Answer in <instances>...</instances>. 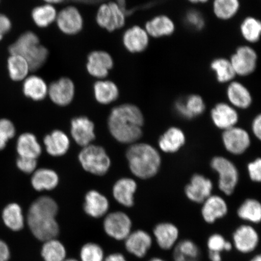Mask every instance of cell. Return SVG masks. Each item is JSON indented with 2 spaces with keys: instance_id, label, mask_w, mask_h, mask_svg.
Masks as SVG:
<instances>
[{
  "instance_id": "33",
  "label": "cell",
  "mask_w": 261,
  "mask_h": 261,
  "mask_svg": "<svg viewBox=\"0 0 261 261\" xmlns=\"http://www.w3.org/2000/svg\"><path fill=\"white\" fill-rule=\"evenodd\" d=\"M185 136L180 129L172 127L160 138L159 144L163 152H175L185 143Z\"/></svg>"
},
{
  "instance_id": "12",
  "label": "cell",
  "mask_w": 261,
  "mask_h": 261,
  "mask_svg": "<svg viewBox=\"0 0 261 261\" xmlns=\"http://www.w3.org/2000/svg\"><path fill=\"white\" fill-rule=\"evenodd\" d=\"M113 67V58L106 51L94 50L88 55L86 64L87 72L98 80L106 79Z\"/></svg>"
},
{
  "instance_id": "5",
  "label": "cell",
  "mask_w": 261,
  "mask_h": 261,
  "mask_svg": "<svg viewBox=\"0 0 261 261\" xmlns=\"http://www.w3.org/2000/svg\"><path fill=\"white\" fill-rule=\"evenodd\" d=\"M129 12L118 3L112 0L100 5L97 11L96 21L100 28L113 32L125 25L126 15Z\"/></svg>"
},
{
  "instance_id": "38",
  "label": "cell",
  "mask_w": 261,
  "mask_h": 261,
  "mask_svg": "<svg viewBox=\"0 0 261 261\" xmlns=\"http://www.w3.org/2000/svg\"><path fill=\"white\" fill-rule=\"evenodd\" d=\"M240 8V0H214L213 11L221 20H228L234 17Z\"/></svg>"
},
{
  "instance_id": "19",
  "label": "cell",
  "mask_w": 261,
  "mask_h": 261,
  "mask_svg": "<svg viewBox=\"0 0 261 261\" xmlns=\"http://www.w3.org/2000/svg\"><path fill=\"white\" fill-rule=\"evenodd\" d=\"M213 185L210 179L201 175H195L185 189L189 200L195 203H203L211 194Z\"/></svg>"
},
{
  "instance_id": "29",
  "label": "cell",
  "mask_w": 261,
  "mask_h": 261,
  "mask_svg": "<svg viewBox=\"0 0 261 261\" xmlns=\"http://www.w3.org/2000/svg\"><path fill=\"white\" fill-rule=\"evenodd\" d=\"M175 108L179 115L189 119L200 115L204 112L205 106L203 98L192 94L185 100L177 101Z\"/></svg>"
},
{
  "instance_id": "28",
  "label": "cell",
  "mask_w": 261,
  "mask_h": 261,
  "mask_svg": "<svg viewBox=\"0 0 261 261\" xmlns=\"http://www.w3.org/2000/svg\"><path fill=\"white\" fill-rule=\"evenodd\" d=\"M48 89L46 82L37 75L28 76L22 84L24 96L34 101L44 100L48 95Z\"/></svg>"
},
{
  "instance_id": "4",
  "label": "cell",
  "mask_w": 261,
  "mask_h": 261,
  "mask_svg": "<svg viewBox=\"0 0 261 261\" xmlns=\"http://www.w3.org/2000/svg\"><path fill=\"white\" fill-rule=\"evenodd\" d=\"M10 54L24 58L31 71L40 70L46 63L49 52L47 48L41 44L40 38L32 31L22 34L8 48Z\"/></svg>"
},
{
  "instance_id": "3",
  "label": "cell",
  "mask_w": 261,
  "mask_h": 261,
  "mask_svg": "<svg viewBox=\"0 0 261 261\" xmlns=\"http://www.w3.org/2000/svg\"><path fill=\"white\" fill-rule=\"evenodd\" d=\"M130 171L140 178L147 179L158 173L161 158L158 151L151 145L137 143L130 146L126 151Z\"/></svg>"
},
{
  "instance_id": "2",
  "label": "cell",
  "mask_w": 261,
  "mask_h": 261,
  "mask_svg": "<svg viewBox=\"0 0 261 261\" xmlns=\"http://www.w3.org/2000/svg\"><path fill=\"white\" fill-rule=\"evenodd\" d=\"M58 204L50 197H41L29 208L27 222L32 233L38 240L46 241L58 236L60 228L56 220Z\"/></svg>"
},
{
  "instance_id": "46",
  "label": "cell",
  "mask_w": 261,
  "mask_h": 261,
  "mask_svg": "<svg viewBox=\"0 0 261 261\" xmlns=\"http://www.w3.org/2000/svg\"><path fill=\"white\" fill-rule=\"evenodd\" d=\"M16 166L19 170L25 174H31L35 171L37 166V159L19 156L16 160Z\"/></svg>"
},
{
  "instance_id": "13",
  "label": "cell",
  "mask_w": 261,
  "mask_h": 261,
  "mask_svg": "<svg viewBox=\"0 0 261 261\" xmlns=\"http://www.w3.org/2000/svg\"><path fill=\"white\" fill-rule=\"evenodd\" d=\"M124 241L127 252L139 259L147 255L154 242L151 234L140 229L132 231Z\"/></svg>"
},
{
  "instance_id": "26",
  "label": "cell",
  "mask_w": 261,
  "mask_h": 261,
  "mask_svg": "<svg viewBox=\"0 0 261 261\" xmlns=\"http://www.w3.org/2000/svg\"><path fill=\"white\" fill-rule=\"evenodd\" d=\"M137 189V184L132 178H123L119 179L113 189L115 200L125 207H132L134 204V194Z\"/></svg>"
},
{
  "instance_id": "18",
  "label": "cell",
  "mask_w": 261,
  "mask_h": 261,
  "mask_svg": "<svg viewBox=\"0 0 261 261\" xmlns=\"http://www.w3.org/2000/svg\"><path fill=\"white\" fill-rule=\"evenodd\" d=\"M71 135L77 144L81 146L90 145L95 139L94 125L88 117H76L71 122Z\"/></svg>"
},
{
  "instance_id": "47",
  "label": "cell",
  "mask_w": 261,
  "mask_h": 261,
  "mask_svg": "<svg viewBox=\"0 0 261 261\" xmlns=\"http://www.w3.org/2000/svg\"><path fill=\"white\" fill-rule=\"evenodd\" d=\"M250 178L254 181H260L261 179V161L257 159L248 165Z\"/></svg>"
},
{
  "instance_id": "56",
  "label": "cell",
  "mask_w": 261,
  "mask_h": 261,
  "mask_svg": "<svg viewBox=\"0 0 261 261\" xmlns=\"http://www.w3.org/2000/svg\"><path fill=\"white\" fill-rule=\"evenodd\" d=\"M148 261H168L165 259L162 258V257L154 256L150 258Z\"/></svg>"
},
{
  "instance_id": "49",
  "label": "cell",
  "mask_w": 261,
  "mask_h": 261,
  "mask_svg": "<svg viewBox=\"0 0 261 261\" xmlns=\"http://www.w3.org/2000/svg\"><path fill=\"white\" fill-rule=\"evenodd\" d=\"M69 1L77 3H82V4L94 5L96 4V3L97 4V3H103L112 1V0H69ZM114 1L118 3L123 8L126 9V0H114Z\"/></svg>"
},
{
  "instance_id": "7",
  "label": "cell",
  "mask_w": 261,
  "mask_h": 261,
  "mask_svg": "<svg viewBox=\"0 0 261 261\" xmlns=\"http://www.w3.org/2000/svg\"><path fill=\"white\" fill-rule=\"evenodd\" d=\"M231 242L237 252L243 254H250L259 246V234L252 225H241L233 231Z\"/></svg>"
},
{
  "instance_id": "30",
  "label": "cell",
  "mask_w": 261,
  "mask_h": 261,
  "mask_svg": "<svg viewBox=\"0 0 261 261\" xmlns=\"http://www.w3.org/2000/svg\"><path fill=\"white\" fill-rule=\"evenodd\" d=\"M94 98L97 102L102 105H108L114 102L119 96V90L114 82L100 80L93 85Z\"/></svg>"
},
{
  "instance_id": "59",
  "label": "cell",
  "mask_w": 261,
  "mask_h": 261,
  "mask_svg": "<svg viewBox=\"0 0 261 261\" xmlns=\"http://www.w3.org/2000/svg\"><path fill=\"white\" fill-rule=\"evenodd\" d=\"M0 1H1V0H0Z\"/></svg>"
},
{
  "instance_id": "16",
  "label": "cell",
  "mask_w": 261,
  "mask_h": 261,
  "mask_svg": "<svg viewBox=\"0 0 261 261\" xmlns=\"http://www.w3.org/2000/svg\"><path fill=\"white\" fill-rule=\"evenodd\" d=\"M122 43L124 47L130 53H142L148 47L149 36L145 28L139 25H133L124 32Z\"/></svg>"
},
{
  "instance_id": "25",
  "label": "cell",
  "mask_w": 261,
  "mask_h": 261,
  "mask_svg": "<svg viewBox=\"0 0 261 261\" xmlns=\"http://www.w3.org/2000/svg\"><path fill=\"white\" fill-rule=\"evenodd\" d=\"M172 251L173 261H201L200 248L193 240H179Z\"/></svg>"
},
{
  "instance_id": "57",
  "label": "cell",
  "mask_w": 261,
  "mask_h": 261,
  "mask_svg": "<svg viewBox=\"0 0 261 261\" xmlns=\"http://www.w3.org/2000/svg\"><path fill=\"white\" fill-rule=\"evenodd\" d=\"M189 2L194 3V4H198V3H205L208 1V0H188Z\"/></svg>"
},
{
  "instance_id": "27",
  "label": "cell",
  "mask_w": 261,
  "mask_h": 261,
  "mask_svg": "<svg viewBox=\"0 0 261 261\" xmlns=\"http://www.w3.org/2000/svg\"><path fill=\"white\" fill-rule=\"evenodd\" d=\"M227 96L231 105L245 109L252 102V95L247 88L240 82L231 81L227 89Z\"/></svg>"
},
{
  "instance_id": "10",
  "label": "cell",
  "mask_w": 261,
  "mask_h": 261,
  "mask_svg": "<svg viewBox=\"0 0 261 261\" xmlns=\"http://www.w3.org/2000/svg\"><path fill=\"white\" fill-rule=\"evenodd\" d=\"M229 60L236 75L246 76L255 70L257 55L253 48L243 45L237 49Z\"/></svg>"
},
{
  "instance_id": "15",
  "label": "cell",
  "mask_w": 261,
  "mask_h": 261,
  "mask_svg": "<svg viewBox=\"0 0 261 261\" xmlns=\"http://www.w3.org/2000/svg\"><path fill=\"white\" fill-rule=\"evenodd\" d=\"M179 228L169 222H162L155 225L152 230V237L156 245L162 250H172L179 241Z\"/></svg>"
},
{
  "instance_id": "43",
  "label": "cell",
  "mask_w": 261,
  "mask_h": 261,
  "mask_svg": "<svg viewBox=\"0 0 261 261\" xmlns=\"http://www.w3.org/2000/svg\"><path fill=\"white\" fill-rule=\"evenodd\" d=\"M80 257L81 261H103V251L96 243H87L81 248Z\"/></svg>"
},
{
  "instance_id": "48",
  "label": "cell",
  "mask_w": 261,
  "mask_h": 261,
  "mask_svg": "<svg viewBox=\"0 0 261 261\" xmlns=\"http://www.w3.org/2000/svg\"><path fill=\"white\" fill-rule=\"evenodd\" d=\"M12 23L7 15L0 14V41L11 31Z\"/></svg>"
},
{
  "instance_id": "54",
  "label": "cell",
  "mask_w": 261,
  "mask_h": 261,
  "mask_svg": "<svg viewBox=\"0 0 261 261\" xmlns=\"http://www.w3.org/2000/svg\"><path fill=\"white\" fill-rule=\"evenodd\" d=\"M46 4L55 5L58 4H61V3H64L65 0H42Z\"/></svg>"
},
{
  "instance_id": "32",
  "label": "cell",
  "mask_w": 261,
  "mask_h": 261,
  "mask_svg": "<svg viewBox=\"0 0 261 261\" xmlns=\"http://www.w3.org/2000/svg\"><path fill=\"white\" fill-rule=\"evenodd\" d=\"M31 184L37 191L53 190L59 184V177L57 172L50 169H39L33 174Z\"/></svg>"
},
{
  "instance_id": "40",
  "label": "cell",
  "mask_w": 261,
  "mask_h": 261,
  "mask_svg": "<svg viewBox=\"0 0 261 261\" xmlns=\"http://www.w3.org/2000/svg\"><path fill=\"white\" fill-rule=\"evenodd\" d=\"M41 256L45 261H64L66 257V249L63 243L54 238L45 241Z\"/></svg>"
},
{
  "instance_id": "6",
  "label": "cell",
  "mask_w": 261,
  "mask_h": 261,
  "mask_svg": "<svg viewBox=\"0 0 261 261\" xmlns=\"http://www.w3.org/2000/svg\"><path fill=\"white\" fill-rule=\"evenodd\" d=\"M78 158L84 170L94 175H105L110 168L109 156L100 146L90 144L84 147Z\"/></svg>"
},
{
  "instance_id": "52",
  "label": "cell",
  "mask_w": 261,
  "mask_h": 261,
  "mask_svg": "<svg viewBox=\"0 0 261 261\" xmlns=\"http://www.w3.org/2000/svg\"><path fill=\"white\" fill-rule=\"evenodd\" d=\"M103 261H128L122 254L115 253L110 254Z\"/></svg>"
},
{
  "instance_id": "24",
  "label": "cell",
  "mask_w": 261,
  "mask_h": 261,
  "mask_svg": "<svg viewBox=\"0 0 261 261\" xmlns=\"http://www.w3.org/2000/svg\"><path fill=\"white\" fill-rule=\"evenodd\" d=\"M44 143L48 154L54 156L66 154L70 145L66 134L60 130H55L45 136Z\"/></svg>"
},
{
  "instance_id": "51",
  "label": "cell",
  "mask_w": 261,
  "mask_h": 261,
  "mask_svg": "<svg viewBox=\"0 0 261 261\" xmlns=\"http://www.w3.org/2000/svg\"><path fill=\"white\" fill-rule=\"evenodd\" d=\"M252 129L254 135H255L257 138L260 139L261 138V116L260 115L257 116L253 120L252 124Z\"/></svg>"
},
{
  "instance_id": "42",
  "label": "cell",
  "mask_w": 261,
  "mask_h": 261,
  "mask_svg": "<svg viewBox=\"0 0 261 261\" xmlns=\"http://www.w3.org/2000/svg\"><path fill=\"white\" fill-rule=\"evenodd\" d=\"M206 246L208 252L223 253L229 252L233 249V245L231 241L227 240L223 234L214 233L207 238Z\"/></svg>"
},
{
  "instance_id": "35",
  "label": "cell",
  "mask_w": 261,
  "mask_h": 261,
  "mask_svg": "<svg viewBox=\"0 0 261 261\" xmlns=\"http://www.w3.org/2000/svg\"><path fill=\"white\" fill-rule=\"evenodd\" d=\"M7 67L10 78L15 82L24 81L31 71L28 61L17 55H11L8 58Z\"/></svg>"
},
{
  "instance_id": "1",
  "label": "cell",
  "mask_w": 261,
  "mask_h": 261,
  "mask_svg": "<svg viewBox=\"0 0 261 261\" xmlns=\"http://www.w3.org/2000/svg\"><path fill=\"white\" fill-rule=\"evenodd\" d=\"M143 123L141 111L130 103L114 107L108 120L110 133L117 141L123 143H134L141 138Z\"/></svg>"
},
{
  "instance_id": "23",
  "label": "cell",
  "mask_w": 261,
  "mask_h": 261,
  "mask_svg": "<svg viewBox=\"0 0 261 261\" xmlns=\"http://www.w3.org/2000/svg\"><path fill=\"white\" fill-rule=\"evenodd\" d=\"M109 202L105 196L96 191H90L85 197L84 210L91 217L99 218L107 214Z\"/></svg>"
},
{
  "instance_id": "14",
  "label": "cell",
  "mask_w": 261,
  "mask_h": 261,
  "mask_svg": "<svg viewBox=\"0 0 261 261\" xmlns=\"http://www.w3.org/2000/svg\"><path fill=\"white\" fill-rule=\"evenodd\" d=\"M75 94L73 81L67 77L52 82L48 86V95L55 104L65 107L72 102Z\"/></svg>"
},
{
  "instance_id": "45",
  "label": "cell",
  "mask_w": 261,
  "mask_h": 261,
  "mask_svg": "<svg viewBox=\"0 0 261 261\" xmlns=\"http://www.w3.org/2000/svg\"><path fill=\"white\" fill-rule=\"evenodd\" d=\"M185 20L189 28L195 31L202 30L205 25V19L203 15L197 10L192 9L186 14Z\"/></svg>"
},
{
  "instance_id": "39",
  "label": "cell",
  "mask_w": 261,
  "mask_h": 261,
  "mask_svg": "<svg viewBox=\"0 0 261 261\" xmlns=\"http://www.w3.org/2000/svg\"><path fill=\"white\" fill-rule=\"evenodd\" d=\"M211 68L220 83H229L236 76L229 60L220 58L215 59L211 64Z\"/></svg>"
},
{
  "instance_id": "21",
  "label": "cell",
  "mask_w": 261,
  "mask_h": 261,
  "mask_svg": "<svg viewBox=\"0 0 261 261\" xmlns=\"http://www.w3.org/2000/svg\"><path fill=\"white\" fill-rule=\"evenodd\" d=\"M212 120L218 128L226 130L232 128L238 120L236 110L225 103H218L211 112Z\"/></svg>"
},
{
  "instance_id": "41",
  "label": "cell",
  "mask_w": 261,
  "mask_h": 261,
  "mask_svg": "<svg viewBox=\"0 0 261 261\" xmlns=\"http://www.w3.org/2000/svg\"><path fill=\"white\" fill-rule=\"evenodd\" d=\"M240 31L245 40L250 43H255L259 40L260 37V22L259 19L249 16L241 24Z\"/></svg>"
},
{
  "instance_id": "17",
  "label": "cell",
  "mask_w": 261,
  "mask_h": 261,
  "mask_svg": "<svg viewBox=\"0 0 261 261\" xmlns=\"http://www.w3.org/2000/svg\"><path fill=\"white\" fill-rule=\"evenodd\" d=\"M223 140L227 151L236 155L246 151L250 144L249 134L243 129L234 126L225 130Z\"/></svg>"
},
{
  "instance_id": "44",
  "label": "cell",
  "mask_w": 261,
  "mask_h": 261,
  "mask_svg": "<svg viewBox=\"0 0 261 261\" xmlns=\"http://www.w3.org/2000/svg\"><path fill=\"white\" fill-rule=\"evenodd\" d=\"M16 135L14 124L9 119H0V151L5 149L8 142Z\"/></svg>"
},
{
  "instance_id": "31",
  "label": "cell",
  "mask_w": 261,
  "mask_h": 261,
  "mask_svg": "<svg viewBox=\"0 0 261 261\" xmlns=\"http://www.w3.org/2000/svg\"><path fill=\"white\" fill-rule=\"evenodd\" d=\"M16 151L19 156L37 159L42 152L41 146L34 135L25 133L18 137Z\"/></svg>"
},
{
  "instance_id": "58",
  "label": "cell",
  "mask_w": 261,
  "mask_h": 261,
  "mask_svg": "<svg viewBox=\"0 0 261 261\" xmlns=\"http://www.w3.org/2000/svg\"><path fill=\"white\" fill-rule=\"evenodd\" d=\"M64 261H78V260L76 259H65Z\"/></svg>"
},
{
  "instance_id": "53",
  "label": "cell",
  "mask_w": 261,
  "mask_h": 261,
  "mask_svg": "<svg viewBox=\"0 0 261 261\" xmlns=\"http://www.w3.org/2000/svg\"><path fill=\"white\" fill-rule=\"evenodd\" d=\"M208 258L210 261H223L222 253L216 252H208Z\"/></svg>"
},
{
  "instance_id": "50",
  "label": "cell",
  "mask_w": 261,
  "mask_h": 261,
  "mask_svg": "<svg viewBox=\"0 0 261 261\" xmlns=\"http://www.w3.org/2000/svg\"><path fill=\"white\" fill-rule=\"evenodd\" d=\"M10 258V250L8 245L0 240V261H8Z\"/></svg>"
},
{
  "instance_id": "20",
  "label": "cell",
  "mask_w": 261,
  "mask_h": 261,
  "mask_svg": "<svg viewBox=\"0 0 261 261\" xmlns=\"http://www.w3.org/2000/svg\"><path fill=\"white\" fill-rule=\"evenodd\" d=\"M227 205L223 198L218 196H210L204 201L201 210L202 217L207 224H214L227 214Z\"/></svg>"
},
{
  "instance_id": "55",
  "label": "cell",
  "mask_w": 261,
  "mask_h": 261,
  "mask_svg": "<svg viewBox=\"0 0 261 261\" xmlns=\"http://www.w3.org/2000/svg\"><path fill=\"white\" fill-rule=\"evenodd\" d=\"M249 261H261V255L260 254H256L254 255Z\"/></svg>"
},
{
  "instance_id": "37",
  "label": "cell",
  "mask_w": 261,
  "mask_h": 261,
  "mask_svg": "<svg viewBox=\"0 0 261 261\" xmlns=\"http://www.w3.org/2000/svg\"><path fill=\"white\" fill-rule=\"evenodd\" d=\"M240 219L252 224H258L261 220V205L254 199H248L240 205L237 211Z\"/></svg>"
},
{
  "instance_id": "9",
  "label": "cell",
  "mask_w": 261,
  "mask_h": 261,
  "mask_svg": "<svg viewBox=\"0 0 261 261\" xmlns=\"http://www.w3.org/2000/svg\"><path fill=\"white\" fill-rule=\"evenodd\" d=\"M103 228L111 238L124 241L132 231V221L124 212H113L108 215L104 220Z\"/></svg>"
},
{
  "instance_id": "8",
  "label": "cell",
  "mask_w": 261,
  "mask_h": 261,
  "mask_svg": "<svg viewBox=\"0 0 261 261\" xmlns=\"http://www.w3.org/2000/svg\"><path fill=\"white\" fill-rule=\"evenodd\" d=\"M212 168L219 174V188L226 195L233 193L238 184V172L236 166L228 159L217 156L212 160Z\"/></svg>"
},
{
  "instance_id": "11",
  "label": "cell",
  "mask_w": 261,
  "mask_h": 261,
  "mask_svg": "<svg viewBox=\"0 0 261 261\" xmlns=\"http://www.w3.org/2000/svg\"><path fill=\"white\" fill-rule=\"evenodd\" d=\"M56 23L63 34L73 36L83 30L84 18L80 10L73 6H67L58 13Z\"/></svg>"
},
{
  "instance_id": "36",
  "label": "cell",
  "mask_w": 261,
  "mask_h": 261,
  "mask_svg": "<svg viewBox=\"0 0 261 261\" xmlns=\"http://www.w3.org/2000/svg\"><path fill=\"white\" fill-rule=\"evenodd\" d=\"M2 219L6 226L13 231H19L24 227V218L20 205L12 203L6 205L2 212Z\"/></svg>"
},
{
  "instance_id": "34",
  "label": "cell",
  "mask_w": 261,
  "mask_h": 261,
  "mask_svg": "<svg viewBox=\"0 0 261 261\" xmlns=\"http://www.w3.org/2000/svg\"><path fill=\"white\" fill-rule=\"evenodd\" d=\"M58 12L54 5L46 4L36 6L32 9L31 17L33 22L41 29H45L56 21Z\"/></svg>"
},
{
  "instance_id": "22",
  "label": "cell",
  "mask_w": 261,
  "mask_h": 261,
  "mask_svg": "<svg viewBox=\"0 0 261 261\" xmlns=\"http://www.w3.org/2000/svg\"><path fill=\"white\" fill-rule=\"evenodd\" d=\"M145 29L149 37L159 38L168 37L174 34L175 25L169 16L160 15L147 21Z\"/></svg>"
}]
</instances>
